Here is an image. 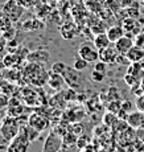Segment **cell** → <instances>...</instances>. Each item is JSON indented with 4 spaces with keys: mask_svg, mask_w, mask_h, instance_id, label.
<instances>
[{
    "mask_svg": "<svg viewBox=\"0 0 144 152\" xmlns=\"http://www.w3.org/2000/svg\"><path fill=\"white\" fill-rule=\"evenodd\" d=\"M24 72L26 81L34 86H42V85L48 83L49 73H46L42 65H40L39 62H29L25 66Z\"/></svg>",
    "mask_w": 144,
    "mask_h": 152,
    "instance_id": "obj_1",
    "label": "cell"
},
{
    "mask_svg": "<svg viewBox=\"0 0 144 152\" xmlns=\"http://www.w3.org/2000/svg\"><path fill=\"white\" fill-rule=\"evenodd\" d=\"M20 124L17 122V119L15 116H5L1 122V127H0V134L1 138L7 142H11L19 135L20 132Z\"/></svg>",
    "mask_w": 144,
    "mask_h": 152,
    "instance_id": "obj_2",
    "label": "cell"
},
{
    "mask_svg": "<svg viewBox=\"0 0 144 152\" xmlns=\"http://www.w3.org/2000/svg\"><path fill=\"white\" fill-rule=\"evenodd\" d=\"M61 75L64 77L66 85L72 89L78 90L83 86V74L81 73V70H77L74 66H66V69L64 70V73Z\"/></svg>",
    "mask_w": 144,
    "mask_h": 152,
    "instance_id": "obj_3",
    "label": "cell"
},
{
    "mask_svg": "<svg viewBox=\"0 0 144 152\" xmlns=\"http://www.w3.org/2000/svg\"><path fill=\"white\" fill-rule=\"evenodd\" d=\"M31 144V139L25 132L20 130L19 135L13 140H11L7 147V152H28V147Z\"/></svg>",
    "mask_w": 144,
    "mask_h": 152,
    "instance_id": "obj_4",
    "label": "cell"
},
{
    "mask_svg": "<svg viewBox=\"0 0 144 152\" xmlns=\"http://www.w3.org/2000/svg\"><path fill=\"white\" fill-rule=\"evenodd\" d=\"M3 12L7 17H10L11 20L15 23L17 20H20V17L24 13V8L16 1V0H7L3 5Z\"/></svg>",
    "mask_w": 144,
    "mask_h": 152,
    "instance_id": "obj_5",
    "label": "cell"
},
{
    "mask_svg": "<svg viewBox=\"0 0 144 152\" xmlns=\"http://www.w3.org/2000/svg\"><path fill=\"white\" fill-rule=\"evenodd\" d=\"M78 56L86 60L87 62H96L99 60V50L95 48L94 44L83 42L78 48Z\"/></svg>",
    "mask_w": 144,
    "mask_h": 152,
    "instance_id": "obj_6",
    "label": "cell"
},
{
    "mask_svg": "<svg viewBox=\"0 0 144 152\" xmlns=\"http://www.w3.org/2000/svg\"><path fill=\"white\" fill-rule=\"evenodd\" d=\"M64 147V142H62V136L57 135L54 131H52L49 134V136L46 138L45 143H44L42 152H57Z\"/></svg>",
    "mask_w": 144,
    "mask_h": 152,
    "instance_id": "obj_7",
    "label": "cell"
},
{
    "mask_svg": "<svg viewBox=\"0 0 144 152\" xmlns=\"http://www.w3.org/2000/svg\"><path fill=\"white\" fill-rule=\"evenodd\" d=\"M28 124H31L33 128H36L37 131L42 132L45 131L46 128L49 127V119L46 116L41 115V114H32L31 116L28 118Z\"/></svg>",
    "mask_w": 144,
    "mask_h": 152,
    "instance_id": "obj_8",
    "label": "cell"
},
{
    "mask_svg": "<svg viewBox=\"0 0 144 152\" xmlns=\"http://www.w3.org/2000/svg\"><path fill=\"white\" fill-rule=\"evenodd\" d=\"M118 50H116L115 46H107L105 49L99 50V60L103 61L106 64H113L116 62V57H118Z\"/></svg>",
    "mask_w": 144,
    "mask_h": 152,
    "instance_id": "obj_9",
    "label": "cell"
},
{
    "mask_svg": "<svg viewBox=\"0 0 144 152\" xmlns=\"http://www.w3.org/2000/svg\"><path fill=\"white\" fill-rule=\"evenodd\" d=\"M65 83L66 82H65V80H64L62 75L50 70V73H49V78H48V85H49L50 89L56 90V91H61Z\"/></svg>",
    "mask_w": 144,
    "mask_h": 152,
    "instance_id": "obj_10",
    "label": "cell"
},
{
    "mask_svg": "<svg viewBox=\"0 0 144 152\" xmlns=\"http://www.w3.org/2000/svg\"><path fill=\"white\" fill-rule=\"evenodd\" d=\"M134 45H135V41L131 39V37L126 36V34L123 37H120L118 41L114 44V46L116 48L118 53H120V54H126Z\"/></svg>",
    "mask_w": 144,
    "mask_h": 152,
    "instance_id": "obj_11",
    "label": "cell"
},
{
    "mask_svg": "<svg viewBox=\"0 0 144 152\" xmlns=\"http://www.w3.org/2000/svg\"><path fill=\"white\" fill-rule=\"evenodd\" d=\"M143 122H144V113H142L139 110L135 111V113H130L127 115V123L131 128L139 130V128H142Z\"/></svg>",
    "mask_w": 144,
    "mask_h": 152,
    "instance_id": "obj_12",
    "label": "cell"
},
{
    "mask_svg": "<svg viewBox=\"0 0 144 152\" xmlns=\"http://www.w3.org/2000/svg\"><path fill=\"white\" fill-rule=\"evenodd\" d=\"M127 58L131 61V64L134 62H142L143 58H144V49H142L140 46L137 45H134L130 50L126 53Z\"/></svg>",
    "mask_w": 144,
    "mask_h": 152,
    "instance_id": "obj_13",
    "label": "cell"
},
{
    "mask_svg": "<svg viewBox=\"0 0 144 152\" xmlns=\"http://www.w3.org/2000/svg\"><path fill=\"white\" fill-rule=\"evenodd\" d=\"M93 44L95 45V48L98 49V50H101V49H105V48H107V46H110L111 41L106 32H99V33L94 37Z\"/></svg>",
    "mask_w": 144,
    "mask_h": 152,
    "instance_id": "obj_14",
    "label": "cell"
},
{
    "mask_svg": "<svg viewBox=\"0 0 144 152\" xmlns=\"http://www.w3.org/2000/svg\"><path fill=\"white\" fill-rule=\"evenodd\" d=\"M106 33H107L108 39H110V41L113 44H115L120 37L124 36V28L123 27H119V25H114V27H110L106 31Z\"/></svg>",
    "mask_w": 144,
    "mask_h": 152,
    "instance_id": "obj_15",
    "label": "cell"
},
{
    "mask_svg": "<svg viewBox=\"0 0 144 152\" xmlns=\"http://www.w3.org/2000/svg\"><path fill=\"white\" fill-rule=\"evenodd\" d=\"M49 60V53L45 50H39V52H32L28 56V61L29 62H39V64H45Z\"/></svg>",
    "mask_w": 144,
    "mask_h": 152,
    "instance_id": "obj_16",
    "label": "cell"
},
{
    "mask_svg": "<svg viewBox=\"0 0 144 152\" xmlns=\"http://www.w3.org/2000/svg\"><path fill=\"white\" fill-rule=\"evenodd\" d=\"M23 111H24L23 104H10V106H8V110H7V114L10 116L19 118V116L23 115Z\"/></svg>",
    "mask_w": 144,
    "mask_h": 152,
    "instance_id": "obj_17",
    "label": "cell"
},
{
    "mask_svg": "<svg viewBox=\"0 0 144 152\" xmlns=\"http://www.w3.org/2000/svg\"><path fill=\"white\" fill-rule=\"evenodd\" d=\"M77 140H78V136L75 134H73L72 131L67 130V132L62 136V142H64V147L65 145H73V144H77Z\"/></svg>",
    "mask_w": 144,
    "mask_h": 152,
    "instance_id": "obj_18",
    "label": "cell"
},
{
    "mask_svg": "<svg viewBox=\"0 0 144 152\" xmlns=\"http://www.w3.org/2000/svg\"><path fill=\"white\" fill-rule=\"evenodd\" d=\"M12 20L10 19V17H7L4 15V16L0 19V32H8L12 29Z\"/></svg>",
    "mask_w": 144,
    "mask_h": 152,
    "instance_id": "obj_19",
    "label": "cell"
},
{
    "mask_svg": "<svg viewBox=\"0 0 144 152\" xmlns=\"http://www.w3.org/2000/svg\"><path fill=\"white\" fill-rule=\"evenodd\" d=\"M73 66H74V68L77 69V70H81V72H82V70H85V69L87 68V66H89V62H87L86 60H83L82 57H79V56H78V57L74 60V64H73Z\"/></svg>",
    "mask_w": 144,
    "mask_h": 152,
    "instance_id": "obj_20",
    "label": "cell"
},
{
    "mask_svg": "<svg viewBox=\"0 0 144 152\" xmlns=\"http://www.w3.org/2000/svg\"><path fill=\"white\" fill-rule=\"evenodd\" d=\"M90 80H91L93 82H95V83L103 82V80H105V73L98 72V70L94 69L93 72H91V74H90Z\"/></svg>",
    "mask_w": 144,
    "mask_h": 152,
    "instance_id": "obj_21",
    "label": "cell"
},
{
    "mask_svg": "<svg viewBox=\"0 0 144 152\" xmlns=\"http://www.w3.org/2000/svg\"><path fill=\"white\" fill-rule=\"evenodd\" d=\"M127 13H128V16L130 17H132V19H137V17H139L140 12H139V5H137L136 1H135L131 7L127 8Z\"/></svg>",
    "mask_w": 144,
    "mask_h": 152,
    "instance_id": "obj_22",
    "label": "cell"
},
{
    "mask_svg": "<svg viewBox=\"0 0 144 152\" xmlns=\"http://www.w3.org/2000/svg\"><path fill=\"white\" fill-rule=\"evenodd\" d=\"M67 130L72 131V132L75 134L77 136H81L82 132H83V127H82V124L78 123V122H73V124L69 126V127H67Z\"/></svg>",
    "mask_w": 144,
    "mask_h": 152,
    "instance_id": "obj_23",
    "label": "cell"
},
{
    "mask_svg": "<svg viewBox=\"0 0 144 152\" xmlns=\"http://www.w3.org/2000/svg\"><path fill=\"white\" fill-rule=\"evenodd\" d=\"M66 64L65 62H62V61H57V62H54L52 65V72H54V73H58V74H62L64 73V70L66 69Z\"/></svg>",
    "mask_w": 144,
    "mask_h": 152,
    "instance_id": "obj_24",
    "label": "cell"
},
{
    "mask_svg": "<svg viewBox=\"0 0 144 152\" xmlns=\"http://www.w3.org/2000/svg\"><path fill=\"white\" fill-rule=\"evenodd\" d=\"M103 122H105V123L106 124H108V126H114V124H115L116 123V122H118V116H116V114L115 113H107V114H106V115H105V118H103Z\"/></svg>",
    "mask_w": 144,
    "mask_h": 152,
    "instance_id": "obj_25",
    "label": "cell"
},
{
    "mask_svg": "<svg viewBox=\"0 0 144 152\" xmlns=\"http://www.w3.org/2000/svg\"><path fill=\"white\" fill-rule=\"evenodd\" d=\"M124 81H126V83H127L128 86H131V87H132V86H135L136 83H139V82H140V80H137L136 77H134V75L128 74V73L124 75Z\"/></svg>",
    "mask_w": 144,
    "mask_h": 152,
    "instance_id": "obj_26",
    "label": "cell"
},
{
    "mask_svg": "<svg viewBox=\"0 0 144 152\" xmlns=\"http://www.w3.org/2000/svg\"><path fill=\"white\" fill-rule=\"evenodd\" d=\"M89 144V138H87L86 135H81L78 136V140H77V147L79 148V150H82L83 147H86V145Z\"/></svg>",
    "mask_w": 144,
    "mask_h": 152,
    "instance_id": "obj_27",
    "label": "cell"
},
{
    "mask_svg": "<svg viewBox=\"0 0 144 152\" xmlns=\"http://www.w3.org/2000/svg\"><path fill=\"white\" fill-rule=\"evenodd\" d=\"M94 69L98 70V72L106 73V70H107V64L103 62V61H101V60H98L96 62H94Z\"/></svg>",
    "mask_w": 144,
    "mask_h": 152,
    "instance_id": "obj_28",
    "label": "cell"
},
{
    "mask_svg": "<svg viewBox=\"0 0 144 152\" xmlns=\"http://www.w3.org/2000/svg\"><path fill=\"white\" fill-rule=\"evenodd\" d=\"M134 41H135V45H137V46H140L142 49H144V32L137 33Z\"/></svg>",
    "mask_w": 144,
    "mask_h": 152,
    "instance_id": "obj_29",
    "label": "cell"
},
{
    "mask_svg": "<svg viewBox=\"0 0 144 152\" xmlns=\"http://www.w3.org/2000/svg\"><path fill=\"white\" fill-rule=\"evenodd\" d=\"M135 104H136V109L137 110L142 111V113H144V94H142V95H139V97H137Z\"/></svg>",
    "mask_w": 144,
    "mask_h": 152,
    "instance_id": "obj_30",
    "label": "cell"
},
{
    "mask_svg": "<svg viewBox=\"0 0 144 152\" xmlns=\"http://www.w3.org/2000/svg\"><path fill=\"white\" fill-rule=\"evenodd\" d=\"M136 1V0H118V3L120 4V7L122 8H128V7H131L134 3Z\"/></svg>",
    "mask_w": 144,
    "mask_h": 152,
    "instance_id": "obj_31",
    "label": "cell"
},
{
    "mask_svg": "<svg viewBox=\"0 0 144 152\" xmlns=\"http://www.w3.org/2000/svg\"><path fill=\"white\" fill-rule=\"evenodd\" d=\"M10 104V99L5 95H0V109H5Z\"/></svg>",
    "mask_w": 144,
    "mask_h": 152,
    "instance_id": "obj_32",
    "label": "cell"
},
{
    "mask_svg": "<svg viewBox=\"0 0 144 152\" xmlns=\"http://www.w3.org/2000/svg\"><path fill=\"white\" fill-rule=\"evenodd\" d=\"M81 152H95V148L93 147V145H90V144H87L86 147H83L81 150Z\"/></svg>",
    "mask_w": 144,
    "mask_h": 152,
    "instance_id": "obj_33",
    "label": "cell"
},
{
    "mask_svg": "<svg viewBox=\"0 0 144 152\" xmlns=\"http://www.w3.org/2000/svg\"><path fill=\"white\" fill-rule=\"evenodd\" d=\"M140 86H142V89H143V91H144V78L140 81Z\"/></svg>",
    "mask_w": 144,
    "mask_h": 152,
    "instance_id": "obj_34",
    "label": "cell"
},
{
    "mask_svg": "<svg viewBox=\"0 0 144 152\" xmlns=\"http://www.w3.org/2000/svg\"><path fill=\"white\" fill-rule=\"evenodd\" d=\"M3 16H4V12H3V10H0V19H1Z\"/></svg>",
    "mask_w": 144,
    "mask_h": 152,
    "instance_id": "obj_35",
    "label": "cell"
},
{
    "mask_svg": "<svg viewBox=\"0 0 144 152\" xmlns=\"http://www.w3.org/2000/svg\"><path fill=\"white\" fill-rule=\"evenodd\" d=\"M57 152H65V151H62V150H60V151H57Z\"/></svg>",
    "mask_w": 144,
    "mask_h": 152,
    "instance_id": "obj_36",
    "label": "cell"
},
{
    "mask_svg": "<svg viewBox=\"0 0 144 152\" xmlns=\"http://www.w3.org/2000/svg\"><path fill=\"white\" fill-rule=\"evenodd\" d=\"M142 4H143V7H144V0H143V3H142Z\"/></svg>",
    "mask_w": 144,
    "mask_h": 152,
    "instance_id": "obj_37",
    "label": "cell"
},
{
    "mask_svg": "<svg viewBox=\"0 0 144 152\" xmlns=\"http://www.w3.org/2000/svg\"><path fill=\"white\" fill-rule=\"evenodd\" d=\"M0 127H1V122H0Z\"/></svg>",
    "mask_w": 144,
    "mask_h": 152,
    "instance_id": "obj_38",
    "label": "cell"
}]
</instances>
